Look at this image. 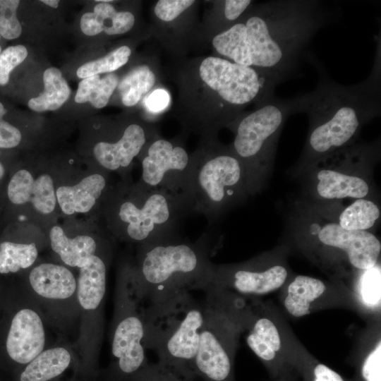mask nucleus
<instances>
[{
	"label": "nucleus",
	"instance_id": "nucleus-1",
	"mask_svg": "<svg viewBox=\"0 0 381 381\" xmlns=\"http://www.w3.org/2000/svg\"><path fill=\"white\" fill-rule=\"evenodd\" d=\"M338 10L318 0H274L232 25L239 37L238 64L279 75L296 71L314 35L337 19Z\"/></svg>",
	"mask_w": 381,
	"mask_h": 381
},
{
	"label": "nucleus",
	"instance_id": "nucleus-2",
	"mask_svg": "<svg viewBox=\"0 0 381 381\" xmlns=\"http://www.w3.org/2000/svg\"><path fill=\"white\" fill-rule=\"evenodd\" d=\"M364 81L343 85L318 66L320 79L310 92L294 97L296 113L310 121L305 156L319 160L353 144L361 128L380 114V64Z\"/></svg>",
	"mask_w": 381,
	"mask_h": 381
},
{
	"label": "nucleus",
	"instance_id": "nucleus-3",
	"mask_svg": "<svg viewBox=\"0 0 381 381\" xmlns=\"http://www.w3.org/2000/svg\"><path fill=\"white\" fill-rule=\"evenodd\" d=\"M139 246L136 265L125 275L140 303H155L182 291H204L212 284L210 258L218 246L209 232L194 241L178 233Z\"/></svg>",
	"mask_w": 381,
	"mask_h": 381
},
{
	"label": "nucleus",
	"instance_id": "nucleus-4",
	"mask_svg": "<svg viewBox=\"0 0 381 381\" xmlns=\"http://www.w3.org/2000/svg\"><path fill=\"white\" fill-rule=\"evenodd\" d=\"M143 344L162 363L193 380L203 322L202 303L190 291L177 292L143 306Z\"/></svg>",
	"mask_w": 381,
	"mask_h": 381
},
{
	"label": "nucleus",
	"instance_id": "nucleus-5",
	"mask_svg": "<svg viewBox=\"0 0 381 381\" xmlns=\"http://www.w3.org/2000/svg\"><path fill=\"white\" fill-rule=\"evenodd\" d=\"M203 291V322L194 372L204 381H232L234 358L246 330L250 303L246 296L212 284Z\"/></svg>",
	"mask_w": 381,
	"mask_h": 381
},
{
	"label": "nucleus",
	"instance_id": "nucleus-6",
	"mask_svg": "<svg viewBox=\"0 0 381 381\" xmlns=\"http://www.w3.org/2000/svg\"><path fill=\"white\" fill-rule=\"evenodd\" d=\"M248 193L243 164L230 151L200 154L192 157L183 195L188 211L214 222Z\"/></svg>",
	"mask_w": 381,
	"mask_h": 381
},
{
	"label": "nucleus",
	"instance_id": "nucleus-7",
	"mask_svg": "<svg viewBox=\"0 0 381 381\" xmlns=\"http://www.w3.org/2000/svg\"><path fill=\"white\" fill-rule=\"evenodd\" d=\"M129 190L128 197L115 205L114 220L121 236L142 245L178 234L179 219L190 214L182 195L140 183Z\"/></svg>",
	"mask_w": 381,
	"mask_h": 381
},
{
	"label": "nucleus",
	"instance_id": "nucleus-8",
	"mask_svg": "<svg viewBox=\"0 0 381 381\" xmlns=\"http://www.w3.org/2000/svg\"><path fill=\"white\" fill-rule=\"evenodd\" d=\"M294 114V97L282 99L274 95L235 126L232 152L243 165L249 193L255 190L262 166L272 159L286 118Z\"/></svg>",
	"mask_w": 381,
	"mask_h": 381
},
{
	"label": "nucleus",
	"instance_id": "nucleus-9",
	"mask_svg": "<svg viewBox=\"0 0 381 381\" xmlns=\"http://www.w3.org/2000/svg\"><path fill=\"white\" fill-rule=\"evenodd\" d=\"M199 73L205 83L232 108L252 102L261 104L274 95L276 86L284 81L274 73L214 56L202 61Z\"/></svg>",
	"mask_w": 381,
	"mask_h": 381
},
{
	"label": "nucleus",
	"instance_id": "nucleus-10",
	"mask_svg": "<svg viewBox=\"0 0 381 381\" xmlns=\"http://www.w3.org/2000/svg\"><path fill=\"white\" fill-rule=\"evenodd\" d=\"M119 294L117 319L111 338L114 358L111 374L128 381L147 363L143 344L145 325L143 306L127 284Z\"/></svg>",
	"mask_w": 381,
	"mask_h": 381
},
{
	"label": "nucleus",
	"instance_id": "nucleus-11",
	"mask_svg": "<svg viewBox=\"0 0 381 381\" xmlns=\"http://www.w3.org/2000/svg\"><path fill=\"white\" fill-rule=\"evenodd\" d=\"M141 164L142 185L183 197L192 166V157L185 148L165 139H156L147 147Z\"/></svg>",
	"mask_w": 381,
	"mask_h": 381
},
{
	"label": "nucleus",
	"instance_id": "nucleus-12",
	"mask_svg": "<svg viewBox=\"0 0 381 381\" xmlns=\"http://www.w3.org/2000/svg\"><path fill=\"white\" fill-rule=\"evenodd\" d=\"M289 277L282 264L270 265L262 257L239 264L214 265L212 284L242 296L265 295L282 287Z\"/></svg>",
	"mask_w": 381,
	"mask_h": 381
},
{
	"label": "nucleus",
	"instance_id": "nucleus-13",
	"mask_svg": "<svg viewBox=\"0 0 381 381\" xmlns=\"http://www.w3.org/2000/svg\"><path fill=\"white\" fill-rule=\"evenodd\" d=\"M319 244L326 250L337 252L354 269L370 270L377 265L381 243L368 231H350L337 222H328L318 231Z\"/></svg>",
	"mask_w": 381,
	"mask_h": 381
},
{
	"label": "nucleus",
	"instance_id": "nucleus-14",
	"mask_svg": "<svg viewBox=\"0 0 381 381\" xmlns=\"http://www.w3.org/2000/svg\"><path fill=\"white\" fill-rule=\"evenodd\" d=\"M45 339L40 315L32 308H23L11 321L6 343L8 355L25 366L44 351Z\"/></svg>",
	"mask_w": 381,
	"mask_h": 381
},
{
	"label": "nucleus",
	"instance_id": "nucleus-15",
	"mask_svg": "<svg viewBox=\"0 0 381 381\" xmlns=\"http://www.w3.org/2000/svg\"><path fill=\"white\" fill-rule=\"evenodd\" d=\"M338 293L322 280L307 275H297L286 286L283 298L286 311L294 318L310 314L322 305L333 304L331 300Z\"/></svg>",
	"mask_w": 381,
	"mask_h": 381
},
{
	"label": "nucleus",
	"instance_id": "nucleus-16",
	"mask_svg": "<svg viewBox=\"0 0 381 381\" xmlns=\"http://www.w3.org/2000/svg\"><path fill=\"white\" fill-rule=\"evenodd\" d=\"M7 195L12 203L23 205L30 202L36 210L44 214L52 212L57 202L52 177L44 174L34 179L25 169L18 171L12 176Z\"/></svg>",
	"mask_w": 381,
	"mask_h": 381
},
{
	"label": "nucleus",
	"instance_id": "nucleus-17",
	"mask_svg": "<svg viewBox=\"0 0 381 381\" xmlns=\"http://www.w3.org/2000/svg\"><path fill=\"white\" fill-rule=\"evenodd\" d=\"M245 331L248 346L263 361H272L286 350L279 327L258 303H250Z\"/></svg>",
	"mask_w": 381,
	"mask_h": 381
},
{
	"label": "nucleus",
	"instance_id": "nucleus-18",
	"mask_svg": "<svg viewBox=\"0 0 381 381\" xmlns=\"http://www.w3.org/2000/svg\"><path fill=\"white\" fill-rule=\"evenodd\" d=\"M147 143L145 129L138 124L128 126L115 143L101 141L93 148L97 162L109 171L128 169Z\"/></svg>",
	"mask_w": 381,
	"mask_h": 381
},
{
	"label": "nucleus",
	"instance_id": "nucleus-19",
	"mask_svg": "<svg viewBox=\"0 0 381 381\" xmlns=\"http://www.w3.org/2000/svg\"><path fill=\"white\" fill-rule=\"evenodd\" d=\"M107 180L101 174H92L74 186H60L56 190V200L66 214L89 212L101 197Z\"/></svg>",
	"mask_w": 381,
	"mask_h": 381
},
{
	"label": "nucleus",
	"instance_id": "nucleus-20",
	"mask_svg": "<svg viewBox=\"0 0 381 381\" xmlns=\"http://www.w3.org/2000/svg\"><path fill=\"white\" fill-rule=\"evenodd\" d=\"M29 281L37 294L49 299L68 298L77 287L75 279L68 268L52 263H42L34 267Z\"/></svg>",
	"mask_w": 381,
	"mask_h": 381
},
{
	"label": "nucleus",
	"instance_id": "nucleus-21",
	"mask_svg": "<svg viewBox=\"0 0 381 381\" xmlns=\"http://www.w3.org/2000/svg\"><path fill=\"white\" fill-rule=\"evenodd\" d=\"M316 181V192L325 200L365 198L370 191L363 178L327 167L318 171Z\"/></svg>",
	"mask_w": 381,
	"mask_h": 381
},
{
	"label": "nucleus",
	"instance_id": "nucleus-22",
	"mask_svg": "<svg viewBox=\"0 0 381 381\" xmlns=\"http://www.w3.org/2000/svg\"><path fill=\"white\" fill-rule=\"evenodd\" d=\"M107 265L95 254L80 268L77 284V296L85 310H95L104 299L106 292Z\"/></svg>",
	"mask_w": 381,
	"mask_h": 381
},
{
	"label": "nucleus",
	"instance_id": "nucleus-23",
	"mask_svg": "<svg viewBox=\"0 0 381 381\" xmlns=\"http://www.w3.org/2000/svg\"><path fill=\"white\" fill-rule=\"evenodd\" d=\"M71 363V355L66 349L44 350L24 367L19 381H59Z\"/></svg>",
	"mask_w": 381,
	"mask_h": 381
},
{
	"label": "nucleus",
	"instance_id": "nucleus-24",
	"mask_svg": "<svg viewBox=\"0 0 381 381\" xmlns=\"http://www.w3.org/2000/svg\"><path fill=\"white\" fill-rule=\"evenodd\" d=\"M49 238L52 249L66 265L71 267L81 268L97 250L96 241L91 236L80 235L70 238L58 226L51 229Z\"/></svg>",
	"mask_w": 381,
	"mask_h": 381
},
{
	"label": "nucleus",
	"instance_id": "nucleus-25",
	"mask_svg": "<svg viewBox=\"0 0 381 381\" xmlns=\"http://www.w3.org/2000/svg\"><path fill=\"white\" fill-rule=\"evenodd\" d=\"M44 88L37 97L31 98L28 105L37 112L54 111L60 108L68 99L71 90L59 69L47 68L43 73Z\"/></svg>",
	"mask_w": 381,
	"mask_h": 381
},
{
	"label": "nucleus",
	"instance_id": "nucleus-26",
	"mask_svg": "<svg viewBox=\"0 0 381 381\" xmlns=\"http://www.w3.org/2000/svg\"><path fill=\"white\" fill-rule=\"evenodd\" d=\"M119 78L115 73H108L103 78L99 75H92L82 80L75 96L77 103L89 102L97 109L104 107L119 84Z\"/></svg>",
	"mask_w": 381,
	"mask_h": 381
},
{
	"label": "nucleus",
	"instance_id": "nucleus-27",
	"mask_svg": "<svg viewBox=\"0 0 381 381\" xmlns=\"http://www.w3.org/2000/svg\"><path fill=\"white\" fill-rule=\"evenodd\" d=\"M380 216L379 207L372 200L355 199L340 213L338 224L350 231H368Z\"/></svg>",
	"mask_w": 381,
	"mask_h": 381
},
{
	"label": "nucleus",
	"instance_id": "nucleus-28",
	"mask_svg": "<svg viewBox=\"0 0 381 381\" xmlns=\"http://www.w3.org/2000/svg\"><path fill=\"white\" fill-rule=\"evenodd\" d=\"M155 83V75L147 65L133 68L119 82L118 88L125 106L135 105Z\"/></svg>",
	"mask_w": 381,
	"mask_h": 381
},
{
	"label": "nucleus",
	"instance_id": "nucleus-29",
	"mask_svg": "<svg viewBox=\"0 0 381 381\" xmlns=\"http://www.w3.org/2000/svg\"><path fill=\"white\" fill-rule=\"evenodd\" d=\"M38 251L35 243H16L4 241L0 244V273L16 272L30 267L36 260Z\"/></svg>",
	"mask_w": 381,
	"mask_h": 381
},
{
	"label": "nucleus",
	"instance_id": "nucleus-30",
	"mask_svg": "<svg viewBox=\"0 0 381 381\" xmlns=\"http://www.w3.org/2000/svg\"><path fill=\"white\" fill-rule=\"evenodd\" d=\"M131 54L127 46L120 47L102 58L89 61L77 70V75L80 78H86L104 73L113 72L126 64Z\"/></svg>",
	"mask_w": 381,
	"mask_h": 381
},
{
	"label": "nucleus",
	"instance_id": "nucleus-31",
	"mask_svg": "<svg viewBox=\"0 0 381 381\" xmlns=\"http://www.w3.org/2000/svg\"><path fill=\"white\" fill-rule=\"evenodd\" d=\"M128 381H193L176 370L157 361L147 363Z\"/></svg>",
	"mask_w": 381,
	"mask_h": 381
},
{
	"label": "nucleus",
	"instance_id": "nucleus-32",
	"mask_svg": "<svg viewBox=\"0 0 381 381\" xmlns=\"http://www.w3.org/2000/svg\"><path fill=\"white\" fill-rule=\"evenodd\" d=\"M18 0H0V35L6 40L18 38L22 32L17 18Z\"/></svg>",
	"mask_w": 381,
	"mask_h": 381
},
{
	"label": "nucleus",
	"instance_id": "nucleus-33",
	"mask_svg": "<svg viewBox=\"0 0 381 381\" xmlns=\"http://www.w3.org/2000/svg\"><path fill=\"white\" fill-rule=\"evenodd\" d=\"M377 265L365 270L360 283V297L368 306H378L380 303V271Z\"/></svg>",
	"mask_w": 381,
	"mask_h": 381
},
{
	"label": "nucleus",
	"instance_id": "nucleus-34",
	"mask_svg": "<svg viewBox=\"0 0 381 381\" xmlns=\"http://www.w3.org/2000/svg\"><path fill=\"white\" fill-rule=\"evenodd\" d=\"M28 50L23 45L11 46L0 54V85H4L9 80L11 71L20 65L27 57Z\"/></svg>",
	"mask_w": 381,
	"mask_h": 381
},
{
	"label": "nucleus",
	"instance_id": "nucleus-35",
	"mask_svg": "<svg viewBox=\"0 0 381 381\" xmlns=\"http://www.w3.org/2000/svg\"><path fill=\"white\" fill-rule=\"evenodd\" d=\"M194 2L192 0H159L155 7V13L163 21H171Z\"/></svg>",
	"mask_w": 381,
	"mask_h": 381
},
{
	"label": "nucleus",
	"instance_id": "nucleus-36",
	"mask_svg": "<svg viewBox=\"0 0 381 381\" xmlns=\"http://www.w3.org/2000/svg\"><path fill=\"white\" fill-rule=\"evenodd\" d=\"M381 341L377 340L375 346L366 356L361 369L365 381H381Z\"/></svg>",
	"mask_w": 381,
	"mask_h": 381
},
{
	"label": "nucleus",
	"instance_id": "nucleus-37",
	"mask_svg": "<svg viewBox=\"0 0 381 381\" xmlns=\"http://www.w3.org/2000/svg\"><path fill=\"white\" fill-rule=\"evenodd\" d=\"M135 17L128 11L117 12L111 20V25L105 27L104 32L109 35L123 34L133 26Z\"/></svg>",
	"mask_w": 381,
	"mask_h": 381
},
{
	"label": "nucleus",
	"instance_id": "nucleus-38",
	"mask_svg": "<svg viewBox=\"0 0 381 381\" xmlns=\"http://www.w3.org/2000/svg\"><path fill=\"white\" fill-rule=\"evenodd\" d=\"M21 140V133L15 126L0 120V148L16 147Z\"/></svg>",
	"mask_w": 381,
	"mask_h": 381
},
{
	"label": "nucleus",
	"instance_id": "nucleus-39",
	"mask_svg": "<svg viewBox=\"0 0 381 381\" xmlns=\"http://www.w3.org/2000/svg\"><path fill=\"white\" fill-rule=\"evenodd\" d=\"M104 23L95 13H84L80 19V29L88 36L96 35L104 31Z\"/></svg>",
	"mask_w": 381,
	"mask_h": 381
},
{
	"label": "nucleus",
	"instance_id": "nucleus-40",
	"mask_svg": "<svg viewBox=\"0 0 381 381\" xmlns=\"http://www.w3.org/2000/svg\"><path fill=\"white\" fill-rule=\"evenodd\" d=\"M250 0H226L224 2L223 12L226 20H236L251 4Z\"/></svg>",
	"mask_w": 381,
	"mask_h": 381
},
{
	"label": "nucleus",
	"instance_id": "nucleus-41",
	"mask_svg": "<svg viewBox=\"0 0 381 381\" xmlns=\"http://www.w3.org/2000/svg\"><path fill=\"white\" fill-rule=\"evenodd\" d=\"M169 96L163 90L154 91L146 101L147 107L152 111H158L164 109L169 103Z\"/></svg>",
	"mask_w": 381,
	"mask_h": 381
},
{
	"label": "nucleus",
	"instance_id": "nucleus-42",
	"mask_svg": "<svg viewBox=\"0 0 381 381\" xmlns=\"http://www.w3.org/2000/svg\"><path fill=\"white\" fill-rule=\"evenodd\" d=\"M313 375V381H344L337 372L322 363L315 366Z\"/></svg>",
	"mask_w": 381,
	"mask_h": 381
},
{
	"label": "nucleus",
	"instance_id": "nucleus-43",
	"mask_svg": "<svg viewBox=\"0 0 381 381\" xmlns=\"http://www.w3.org/2000/svg\"><path fill=\"white\" fill-rule=\"evenodd\" d=\"M93 13L103 20L105 24V21L107 20H111L117 11L114 7L109 3H99L95 6Z\"/></svg>",
	"mask_w": 381,
	"mask_h": 381
},
{
	"label": "nucleus",
	"instance_id": "nucleus-44",
	"mask_svg": "<svg viewBox=\"0 0 381 381\" xmlns=\"http://www.w3.org/2000/svg\"><path fill=\"white\" fill-rule=\"evenodd\" d=\"M97 381H126L123 380L112 374L108 371L103 373V375L97 380Z\"/></svg>",
	"mask_w": 381,
	"mask_h": 381
},
{
	"label": "nucleus",
	"instance_id": "nucleus-45",
	"mask_svg": "<svg viewBox=\"0 0 381 381\" xmlns=\"http://www.w3.org/2000/svg\"><path fill=\"white\" fill-rule=\"evenodd\" d=\"M41 1L54 8H57L59 3L58 0H42Z\"/></svg>",
	"mask_w": 381,
	"mask_h": 381
},
{
	"label": "nucleus",
	"instance_id": "nucleus-46",
	"mask_svg": "<svg viewBox=\"0 0 381 381\" xmlns=\"http://www.w3.org/2000/svg\"><path fill=\"white\" fill-rule=\"evenodd\" d=\"M7 110L4 108L2 103L0 102V120H2L3 116L6 114Z\"/></svg>",
	"mask_w": 381,
	"mask_h": 381
},
{
	"label": "nucleus",
	"instance_id": "nucleus-47",
	"mask_svg": "<svg viewBox=\"0 0 381 381\" xmlns=\"http://www.w3.org/2000/svg\"><path fill=\"white\" fill-rule=\"evenodd\" d=\"M4 174V166L0 163V180Z\"/></svg>",
	"mask_w": 381,
	"mask_h": 381
},
{
	"label": "nucleus",
	"instance_id": "nucleus-48",
	"mask_svg": "<svg viewBox=\"0 0 381 381\" xmlns=\"http://www.w3.org/2000/svg\"><path fill=\"white\" fill-rule=\"evenodd\" d=\"M96 1L99 3H107L112 1L111 0H96Z\"/></svg>",
	"mask_w": 381,
	"mask_h": 381
},
{
	"label": "nucleus",
	"instance_id": "nucleus-49",
	"mask_svg": "<svg viewBox=\"0 0 381 381\" xmlns=\"http://www.w3.org/2000/svg\"><path fill=\"white\" fill-rule=\"evenodd\" d=\"M1 47H0V54H1Z\"/></svg>",
	"mask_w": 381,
	"mask_h": 381
},
{
	"label": "nucleus",
	"instance_id": "nucleus-50",
	"mask_svg": "<svg viewBox=\"0 0 381 381\" xmlns=\"http://www.w3.org/2000/svg\"><path fill=\"white\" fill-rule=\"evenodd\" d=\"M0 37H1V35H0Z\"/></svg>",
	"mask_w": 381,
	"mask_h": 381
}]
</instances>
